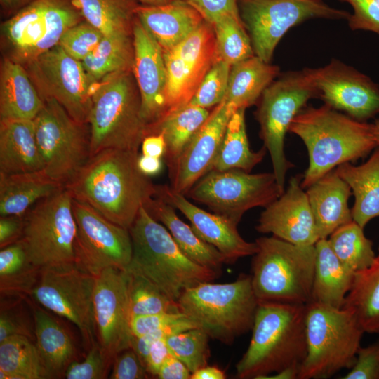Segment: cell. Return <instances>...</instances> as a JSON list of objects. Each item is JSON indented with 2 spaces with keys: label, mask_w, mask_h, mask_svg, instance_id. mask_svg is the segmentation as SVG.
I'll list each match as a JSON object with an SVG mask.
<instances>
[{
  "label": "cell",
  "mask_w": 379,
  "mask_h": 379,
  "mask_svg": "<svg viewBox=\"0 0 379 379\" xmlns=\"http://www.w3.org/2000/svg\"><path fill=\"white\" fill-rule=\"evenodd\" d=\"M86 21L105 36L132 33L136 0H75Z\"/></svg>",
  "instance_id": "41"
},
{
  "label": "cell",
  "mask_w": 379,
  "mask_h": 379,
  "mask_svg": "<svg viewBox=\"0 0 379 379\" xmlns=\"http://www.w3.org/2000/svg\"><path fill=\"white\" fill-rule=\"evenodd\" d=\"M23 227V216H1L0 248H3L19 241L22 235Z\"/></svg>",
  "instance_id": "55"
},
{
  "label": "cell",
  "mask_w": 379,
  "mask_h": 379,
  "mask_svg": "<svg viewBox=\"0 0 379 379\" xmlns=\"http://www.w3.org/2000/svg\"><path fill=\"white\" fill-rule=\"evenodd\" d=\"M93 302L98 343L115 359L133 337L126 272L109 267L96 275Z\"/></svg>",
  "instance_id": "19"
},
{
  "label": "cell",
  "mask_w": 379,
  "mask_h": 379,
  "mask_svg": "<svg viewBox=\"0 0 379 379\" xmlns=\"http://www.w3.org/2000/svg\"><path fill=\"white\" fill-rule=\"evenodd\" d=\"M114 359L97 342L88 350L83 361H73L69 366L65 377L67 379L106 378Z\"/></svg>",
  "instance_id": "48"
},
{
  "label": "cell",
  "mask_w": 379,
  "mask_h": 379,
  "mask_svg": "<svg viewBox=\"0 0 379 379\" xmlns=\"http://www.w3.org/2000/svg\"><path fill=\"white\" fill-rule=\"evenodd\" d=\"M33 119L44 171L65 187L91 157L88 124L74 119L55 99H45Z\"/></svg>",
  "instance_id": "11"
},
{
  "label": "cell",
  "mask_w": 379,
  "mask_h": 379,
  "mask_svg": "<svg viewBox=\"0 0 379 379\" xmlns=\"http://www.w3.org/2000/svg\"><path fill=\"white\" fill-rule=\"evenodd\" d=\"M371 126L374 138L379 146V119H375Z\"/></svg>",
  "instance_id": "64"
},
{
  "label": "cell",
  "mask_w": 379,
  "mask_h": 379,
  "mask_svg": "<svg viewBox=\"0 0 379 379\" xmlns=\"http://www.w3.org/2000/svg\"><path fill=\"white\" fill-rule=\"evenodd\" d=\"M148 376L149 373L138 356L130 348L116 357L109 377L111 379H143Z\"/></svg>",
  "instance_id": "51"
},
{
  "label": "cell",
  "mask_w": 379,
  "mask_h": 379,
  "mask_svg": "<svg viewBox=\"0 0 379 379\" xmlns=\"http://www.w3.org/2000/svg\"><path fill=\"white\" fill-rule=\"evenodd\" d=\"M284 192L273 172L253 174L230 169L208 172L186 195L238 225L247 211L265 208Z\"/></svg>",
  "instance_id": "13"
},
{
  "label": "cell",
  "mask_w": 379,
  "mask_h": 379,
  "mask_svg": "<svg viewBox=\"0 0 379 379\" xmlns=\"http://www.w3.org/2000/svg\"><path fill=\"white\" fill-rule=\"evenodd\" d=\"M245 109H239L231 116L222 142L211 171L251 170L264 158L267 149L263 146L258 152L251 149L245 124Z\"/></svg>",
  "instance_id": "37"
},
{
  "label": "cell",
  "mask_w": 379,
  "mask_h": 379,
  "mask_svg": "<svg viewBox=\"0 0 379 379\" xmlns=\"http://www.w3.org/2000/svg\"><path fill=\"white\" fill-rule=\"evenodd\" d=\"M212 25L215 39V59L232 66L255 55L240 15H223Z\"/></svg>",
  "instance_id": "43"
},
{
  "label": "cell",
  "mask_w": 379,
  "mask_h": 379,
  "mask_svg": "<svg viewBox=\"0 0 379 379\" xmlns=\"http://www.w3.org/2000/svg\"><path fill=\"white\" fill-rule=\"evenodd\" d=\"M238 6L254 54L266 62L294 26L313 18L347 19L350 14L323 0H238Z\"/></svg>",
  "instance_id": "14"
},
{
  "label": "cell",
  "mask_w": 379,
  "mask_h": 379,
  "mask_svg": "<svg viewBox=\"0 0 379 379\" xmlns=\"http://www.w3.org/2000/svg\"><path fill=\"white\" fill-rule=\"evenodd\" d=\"M209 114L207 109L189 102L165 114L149 130L148 135L158 133L164 135L166 142L164 158L169 173L173 171L183 149Z\"/></svg>",
  "instance_id": "35"
},
{
  "label": "cell",
  "mask_w": 379,
  "mask_h": 379,
  "mask_svg": "<svg viewBox=\"0 0 379 379\" xmlns=\"http://www.w3.org/2000/svg\"><path fill=\"white\" fill-rule=\"evenodd\" d=\"M142 154L157 158L164 157L166 142L161 133L148 135L141 143Z\"/></svg>",
  "instance_id": "58"
},
{
  "label": "cell",
  "mask_w": 379,
  "mask_h": 379,
  "mask_svg": "<svg viewBox=\"0 0 379 379\" xmlns=\"http://www.w3.org/2000/svg\"><path fill=\"white\" fill-rule=\"evenodd\" d=\"M157 195L178 209L190 220L196 234L219 251L226 264H233L239 258L257 252L255 241H246L239 233L237 225L222 215L197 207L170 185H157Z\"/></svg>",
  "instance_id": "24"
},
{
  "label": "cell",
  "mask_w": 379,
  "mask_h": 379,
  "mask_svg": "<svg viewBox=\"0 0 379 379\" xmlns=\"http://www.w3.org/2000/svg\"><path fill=\"white\" fill-rule=\"evenodd\" d=\"M72 199L65 187L38 201L23 215L20 240L40 269L75 262L77 225Z\"/></svg>",
  "instance_id": "12"
},
{
  "label": "cell",
  "mask_w": 379,
  "mask_h": 379,
  "mask_svg": "<svg viewBox=\"0 0 379 379\" xmlns=\"http://www.w3.org/2000/svg\"><path fill=\"white\" fill-rule=\"evenodd\" d=\"M177 303L211 338L230 345L252 329L259 301L251 275L241 274L231 283L207 281L188 288Z\"/></svg>",
  "instance_id": "6"
},
{
  "label": "cell",
  "mask_w": 379,
  "mask_h": 379,
  "mask_svg": "<svg viewBox=\"0 0 379 379\" xmlns=\"http://www.w3.org/2000/svg\"><path fill=\"white\" fill-rule=\"evenodd\" d=\"M234 112L225 99L215 106L169 173L173 190L186 195L209 172L219 152L227 123Z\"/></svg>",
  "instance_id": "22"
},
{
  "label": "cell",
  "mask_w": 379,
  "mask_h": 379,
  "mask_svg": "<svg viewBox=\"0 0 379 379\" xmlns=\"http://www.w3.org/2000/svg\"><path fill=\"white\" fill-rule=\"evenodd\" d=\"M34 0H0L2 8L7 13H16Z\"/></svg>",
  "instance_id": "61"
},
{
  "label": "cell",
  "mask_w": 379,
  "mask_h": 379,
  "mask_svg": "<svg viewBox=\"0 0 379 379\" xmlns=\"http://www.w3.org/2000/svg\"><path fill=\"white\" fill-rule=\"evenodd\" d=\"M251 283L259 302L307 305L311 300L315 246H298L275 236L255 240Z\"/></svg>",
  "instance_id": "7"
},
{
  "label": "cell",
  "mask_w": 379,
  "mask_h": 379,
  "mask_svg": "<svg viewBox=\"0 0 379 379\" xmlns=\"http://www.w3.org/2000/svg\"><path fill=\"white\" fill-rule=\"evenodd\" d=\"M319 97L311 69L290 71L274 79L258 100L255 113L260 136L269 152L279 185L284 189L285 178L293 164L286 159L284 140L294 117L307 102Z\"/></svg>",
  "instance_id": "9"
},
{
  "label": "cell",
  "mask_w": 379,
  "mask_h": 379,
  "mask_svg": "<svg viewBox=\"0 0 379 379\" xmlns=\"http://www.w3.org/2000/svg\"><path fill=\"white\" fill-rule=\"evenodd\" d=\"M140 1L142 6H157L166 4L172 0H136Z\"/></svg>",
  "instance_id": "63"
},
{
  "label": "cell",
  "mask_w": 379,
  "mask_h": 379,
  "mask_svg": "<svg viewBox=\"0 0 379 379\" xmlns=\"http://www.w3.org/2000/svg\"><path fill=\"white\" fill-rule=\"evenodd\" d=\"M328 241L341 262L354 272L369 267L376 255L372 241L354 220L336 229Z\"/></svg>",
  "instance_id": "42"
},
{
  "label": "cell",
  "mask_w": 379,
  "mask_h": 379,
  "mask_svg": "<svg viewBox=\"0 0 379 379\" xmlns=\"http://www.w3.org/2000/svg\"><path fill=\"white\" fill-rule=\"evenodd\" d=\"M215 52L213 27L207 20L164 52L167 74L165 114L190 102L214 61Z\"/></svg>",
  "instance_id": "18"
},
{
  "label": "cell",
  "mask_w": 379,
  "mask_h": 379,
  "mask_svg": "<svg viewBox=\"0 0 379 379\" xmlns=\"http://www.w3.org/2000/svg\"><path fill=\"white\" fill-rule=\"evenodd\" d=\"M171 354L165 338L154 341L149 348L145 363L149 375L157 377L160 368Z\"/></svg>",
  "instance_id": "56"
},
{
  "label": "cell",
  "mask_w": 379,
  "mask_h": 379,
  "mask_svg": "<svg viewBox=\"0 0 379 379\" xmlns=\"http://www.w3.org/2000/svg\"><path fill=\"white\" fill-rule=\"evenodd\" d=\"M39 272L40 268L31 260L20 239L1 248V296L20 298L32 294Z\"/></svg>",
  "instance_id": "39"
},
{
  "label": "cell",
  "mask_w": 379,
  "mask_h": 379,
  "mask_svg": "<svg viewBox=\"0 0 379 379\" xmlns=\"http://www.w3.org/2000/svg\"><path fill=\"white\" fill-rule=\"evenodd\" d=\"M104 36L87 21H81L62 34L58 44L67 54L81 62L98 46Z\"/></svg>",
  "instance_id": "47"
},
{
  "label": "cell",
  "mask_w": 379,
  "mask_h": 379,
  "mask_svg": "<svg viewBox=\"0 0 379 379\" xmlns=\"http://www.w3.org/2000/svg\"><path fill=\"white\" fill-rule=\"evenodd\" d=\"M139 154L102 149L91 156L65 187L73 199L129 230L140 208L157 193V185L138 168Z\"/></svg>",
  "instance_id": "1"
},
{
  "label": "cell",
  "mask_w": 379,
  "mask_h": 379,
  "mask_svg": "<svg viewBox=\"0 0 379 379\" xmlns=\"http://www.w3.org/2000/svg\"><path fill=\"white\" fill-rule=\"evenodd\" d=\"M91 98V157L109 148L138 152L147 135V126L132 70L114 73L94 83Z\"/></svg>",
  "instance_id": "5"
},
{
  "label": "cell",
  "mask_w": 379,
  "mask_h": 379,
  "mask_svg": "<svg viewBox=\"0 0 379 379\" xmlns=\"http://www.w3.org/2000/svg\"><path fill=\"white\" fill-rule=\"evenodd\" d=\"M306 305L259 302L249 345L236 365L240 379L300 368L307 354Z\"/></svg>",
  "instance_id": "3"
},
{
  "label": "cell",
  "mask_w": 379,
  "mask_h": 379,
  "mask_svg": "<svg viewBox=\"0 0 379 379\" xmlns=\"http://www.w3.org/2000/svg\"><path fill=\"white\" fill-rule=\"evenodd\" d=\"M311 72L325 104L363 122L379 113V86L366 74L336 59Z\"/></svg>",
  "instance_id": "20"
},
{
  "label": "cell",
  "mask_w": 379,
  "mask_h": 379,
  "mask_svg": "<svg viewBox=\"0 0 379 379\" xmlns=\"http://www.w3.org/2000/svg\"><path fill=\"white\" fill-rule=\"evenodd\" d=\"M225 371L217 366L208 365L199 368L191 374L190 379H225Z\"/></svg>",
  "instance_id": "60"
},
{
  "label": "cell",
  "mask_w": 379,
  "mask_h": 379,
  "mask_svg": "<svg viewBox=\"0 0 379 379\" xmlns=\"http://www.w3.org/2000/svg\"><path fill=\"white\" fill-rule=\"evenodd\" d=\"M67 0H34L1 25L8 58L23 66L58 45L62 34L81 22Z\"/></svg>",
  "instance_id": "10"
},
{
  "label": "cell",
  "mask_w": 379,
  "mask_h": 379,
  "mask_svg": "<svg viewBox=\"0 0 379 379\" xmlns=\"http://www.w3.org/2000/svg\"><path fill=\"white\" fill-rule=\"evenodd\" d=\"M44 100H57L77 121L88 124L92 86L81 61L58 44L24 66Z\"/></svg>",
  "instance_id": "17"
},
{
  "label": "cell",
  "mask_w": 379,
  "mask_h": 379,
  "mask_svg": "<svg viewBox=\"0 0 379 379\" xmlns=\"http://www.w3.org/2000/svg\"><path fill=\"white\" fill-rule=\"evenodd\" d=\"M36 346L47 378L65 376L74 361L75 347L68 332L53 317L41 308L33 311Z\"/></svg>",
  "instance_id": "33"
},
{
  "label": "cell",
  "mask_w": 379,
  "mask_h": 379,
  "mask_svg": "<svg viewBox=\"0 0 379 379\" xmlns=\"http://www.w3.org/2000/svg\"><path fill=\"white\" fill-rule=\"evenodd\" d=\"M320 239H327L336 229L353 220L348 199L351 188L332 170L305 191Z\"/></svg>",
  "instance_id": "26"
},
{
  "label": "cell",
  "mask_w": 379,
  "mask_h": 379,
  "mask_svg": "<svg viewBox=\"0 0 379 379\" xmlns=\"http://www.w3.org/2000/svg\"><path fill=\"white\" fill-rule=\"evenodd\" d=\"M95 282V276L75 262L48 266L40 269L32 292L44 307L79 328L88 350L97 343L93 302Z\"/></svg>",
  "instance_id": "15"
},
{
  "label": "cell",
  "mask_w": 379,
  "mask_h": 379,
  "mask_svg": "<svg viewBox=\"0 0 379 379\" xmlns=\"http://www.w3.org/2000/svg\"><path fill=\"white\" fill-rule=\"evenodd\" d=\"M134 58L132 72L137 83L142 116L149 130L159 122L166 111V67L164 51L152 35L135 18L133 24Z\"/></svg>",
  "instance_id": "21"
},
{
  "label": "cell",
  "mask_w": 379,
  "mask_h": 379,
  "mask_svg": "<svg viewBox=\"0 0 379 379\" xmlns=\"http://www.w3.org/2000/svg\"><path fill=\"white\" fill-rule=\"evenodd\" d=\"M135 15L164 52L178 45L206 20L182 0L157 6H138Z\"/></svg>",
  "instance_id": "25"
},
{
  "label": "cell",
  "mask_w": 379,
  "mask_h": 379,
  "mask_svg": "<svg viewBox=\"0 0 379 379\" xmlns=\"http://www.w3.org/2000/svg\"><path fill=\"white\" fill-rule=\"evenodd\" d=\"M288 131L298 135L307 149L309 165L301 180L303 189L340 164L364 158L378 147L371 124L354 119L326 104L302 108Z\"/></svg>",
  "instance_id": "2"
},
{
  "label": "cell",
  "mask_w": 379,
  "mask_h": 379,
  "mask_svg": "<svg viewBox=\"0 0 379 379\" xmlns=\"http://www.w3.org/2000/svg\"><path fill=\"white\" fill-rule=\"evenodd\" d=\"M343 307L354 312L365 333L379 334V247L372 264L354 272Z\"/></svg>",
  "instance_id": "36"
},
{
  "label": "cell",
  "mask_w": 379,
  "mask_h": 379,
  "mask_svg": "<svg viewBox=\"0 0 379 379\" xmlns=\"http://www.w3.org/2000/svg\"><path fill=\"white\" fill-rule=\"evenodd\" d=\"M0 378H47L37 347L29 337L12 335L0 342Z\"/></svg>",
  "instance_id": "40"
},
{
  "label": "cell",
  "mask_w": 379,
  "mask_h": 379,
  "mask_svg": "<svg viewBox=\"0 0 379 379\" xmlns=\"http://www.w3.org/2000/svg\"><path fill=\"white\" fill-rule=\"evenodd\" d=\"M231 67L215 58L190 103L206 109L220 103L227 93Z\"/></svg>",
  "instance_id": "46"
},
{
  "label": "cell",
  "mask_w": 379,
  "mask_h": 379,
  "mask_svg": "<svg viewBox=\"0 0 379 379\" xmlns=\"http://www.w3.org/2000/svg\"><path fill=\"white\" fill-rule=\"evenodd\" d=\"M64 188L44 170L14 174L0 173V215L22 217L38 201Z\"/></svg>",
  "instance_id": "29"
},
{
  "label": "cell",
  "mask_w": 379,
  "mask_h": 379,
  "mask_svg": "<svg viewBox=\"0 0 379 379\" xmlns=\"http://www.w3.org/2000/svg\"><path fill=\"white\" fill-rule=\"evenodd\" d=\"M349 4L353 13L348 25L353 30L371 31L379 35V0H340Z\"/></svg>",
  "instance_id": "49"
},
{
  "label": "cell",
  "mask_w": 379,
  "mask_h": 379,
  "mask_svg": "<svg viewBox=\"0 0 379 379\" xmlns=\"http://www.w3.org/2000/svg\"><path fill=\"white\" fill-rule=\"evenodd\" d=\"M133 58V34L119 33L104 36L81 63L94 84L114 73L132 70Z\"/></svg>",
  "instance_id": "38"
},
{
  "label": "cell",
  "mask_w": 379,
  "mask_h": 379,
  "mask_svg": "<svg viewBox=\"0 0 379 379\" xmlns=\"http://www.w3.org/2000/svg\"><path fill=\"white\" fill-rule=\"evenodd\" d=\"M126 273L131 317L180 312L178 303L149 279L139 274Z\"/></svg>",
  "instance_id": "44"
},
{
  "label": "cell",
  "mask_w": 379,
  "mask_h": 379,
  "mask_svg": "<svg viewBox=\"0 0 379 379\" xmlns=\"http://www.w3.org/2000/svg\"><path fill=\"white\" fill-rule=\"evenodd\" d=\"M22 335L30 337L31 334L24 320L8 308L1 307L0 342L12 335Z\"/></svg>",
  "instance_id": "54"
},
{
  "label": "cell",
  "mask_w": 379,
  "mask_h": 379,
  "mask_svg": "<svg viewBox=\"0 0 379 379\" xmlns=\"http://www.w3.org/2000/svg\"><path fill=\"white\" fill-rule=\"evenodd\" d=\"M299 371V368L289 367L272 375H267L263 379H298Z\"/></svg>",
  "instance_id": "62"
},
{
  "label": "cell",
  "mask_w": 379,
  "mask_h": 379,
  "mask_svg": "<svg viewBox=\"0 0 379 379\" xmlns=\"http://www.w3.org/2000/svg\"><path fill=\"white\" fill-rule=\"evenodd\" d=\"M301 180L299 175L291 178L286 191L265 208L255 227L258 232L298 246L316 244L319 237Z\"/></svg>",
  "instance_id": "23"
},
{
  "label": "cell",
  "mask_w": 379,
  "mask_h": 379,
  "mask_svg": "<svg viewBox=\"0 0 379 379\" xmlns=\"http://www.w3.org/2000/svg\"><path fill=\"white\" fill-rule=\"evenodd\" d=\"M138 166L140 171L147 176L158 174L162 168L161 158L139 154Z\"/></svg>",
  "instance_id": "59"
},
{
  "label": "cell",
  "mask_w": 379,
  "mask_h": 379,
  "mask_svg": "<svg viewBox=\"0 0 379 379\" xmlns=\"http://www.w3.org/2000/svg\"><path fill=\"white\" fill-rule=\"evenodd\" d=\"M350 370L343 379H379V340L359 348Z\"/></svg>",
  "instance_id": "50"
},
{
  "label": "cell",
  "mask_w": 379,
  "mask_h": 379,
  "mask_svg": "<svg viewBox=\"0 0 379 379\" xmlns=\"http://www.w3.org/2000/svg\"><path fill=\"white\" fill-rule=\"evenodd\" d=\"M305 331L307 354L298 379H326L354 366L365 332L352 310L309 302Z\"/></svg>",
  "instance_id": "8"
},
{
  "label": "cell",
  "mask_w": 379,
  "mask_h": 379,
  "mask_svg": "<svg viewBox=\"0 0 379 379\" xmlns=\"http://www.w3.org/2000/svg\"><path fill=\"white\" fill-rule=\"evenodd\" d=\"M335 171L355 197L351 209L352 219L364 228L371 220L379 217V146L363 164L356 166L345 162Z\"/></svg>",
  "instance_id": "32"
},
{
  "label": "cell",
  "mask_w": 379,
  "mask_h": 379,
  "mask_svg": "<svg viewBox=\"0 0 379 379\" xmlns=\"http://www.w3.org/2000/svg\"><path fill=\"white\" fill-rule=\"evenodd\" d=\"M72 210L77 225L75 263L94 276L109 267L126 271L133 253L129 230L74 199Z\"/></svg>",
  "instance_id": "16"
},
{
  "label": "cell",
  "mask_w": 379,
  "mask_h": 379,
  "mask_svg": "<svg viewBox=\"0 0 379 379\" xmlns=\"http://www.w3.org/2000/svg\"><path fill=\"white\" fill-rule=\"evenodd\" d=\"M149 215L170 232L181 251L194 262L218 272L225 262L219 251L201 239L191 225L177 215L175 208L157 194L144 206Z\"/></svg>",
  "instance_id": "30"
},
{
  "label": "cell",
  "mask_w": 379,
  "mask_h": 379,
  "mask_svg": "<svg viewBox=\"0 0 379 379\" xmlns=\"http://www.w3.org/2000/svg\"><path fill=\"white\" fill-rule=\"evenodd\" d=\"M182 312H161L153 314L134 316L131 320L133 336L138 337L163 328L182 318Z\"/></svg>",
  "instance_id": "52"
},
{
  "label": "cell",
  "mask_w": 379,
  "mask_h": 379,
  "mask_svg": "<svg viewBox=\"0 0 379 379\" xmlns=\"http://www.w3.org/2000/svg\"><path fill=\"white\" fill-rule=\"evenodd\" d=\"M314 246V274L310 302L343 307L354 272L338 258L327 239H319Z\"/></svg>",
  "instance_id": "31"
},
{
  "label": "cell",
  "mask_w": 379,
  "mask_h": 379,
  "mask_svg": "<svg viewBox=\"0 0 379 379\" xmlns=\"http://www.w3.org/2000/svg\"><path fill=\"white\" fill-rule=\"evenodd\" d=\"M279 74V68L255 55L231 67L226 102L234 111L255 104Z\"/></svg>",
  "instance_id": "34"
},
{
  "label": "cell",
  "mask_w": 379,
  "mask_h": 379,
  "mask_svg": "<svg viewBox=\"0 0 379 379\" xmlns=\"http://www.w3.org/2000/svg\"><path fill=\"white\" fill-rule=\"evenodd\" d=\"M210 337L203 330L195 328L168 336L166 344L171 353L182 361L191 373L208 365L211 356Z\"/></svg>",
  "instance_id": "45"
},
{
  "label": "cell",
  "mask_w": 379,
  "mask_h": 379,
  "mask_svg": "<svg viewBox=\"0 0 379 379\" xmlns=\"http://www.w3.org/2000/svg\"><path fill=\"white\" fill-rule=\"evenodd\" d=\"M196 8L210 23L225 15H240L238 0H182Z\"/></svg>",
  "instance_id": "53"
},
{
  "label": "cell",
  "mask_w": 379,
  "mask_h": 379,
  "mask_svg": "<svg viewBox=\"0 0 379 379\" xmlns=\"http://www.w3.org/2000/svg\"><path fill=\"white\" fill-rule=\"evenodd\" d=\"M44 103L26 68L4 58L0 69V120H33Z\"/></svg>",
  "instance_id": "27"
},
{
  "label": "cell",
  "mask_w": 379,
  "mask_h": 379,
  "mask_svg": "<svg viewBox=\"0 0 379 379\" xmlns=\"http://www.w3.org/2000/svg\"><path fill=\"white\" fill-rule=\"evenodd\" d=\"M129 232L133 253L126 272L147 278L171 300L177 302L187 288L218 277L215 270L189 258L144 206Z\"/></svg>",
  "instance_id": "4"
},
{
  "label": "cell",
  "mask_w": 379,
  "mask_h": 379,
  "mask_svg": "<svg viewBox=\"0 0 379 379\" xmlns=\"http://www.w3.org/2000/svg\"><path fill=\"white\" fill-rule=\"evenodd\" d=\"M191 374L186 365L171 354L160 368L157 378L159 379H190Z\"/></svg>",
  "instance_id": "57"
},
{
  "label": "cell",
  "mask_w": 379,
  "mask_h": 379,
  "mask_svg": "<svg viewBox=\"0 0 379 379\" xmlns=\"http://www.w3.org/2000/svg\"><path fill=\"white\" fill-rule=\"evenodd\" d=\"M44 170L34 120H0V173Z\"/></svg>",
  "instance_id": "28"
}]
</instances>
